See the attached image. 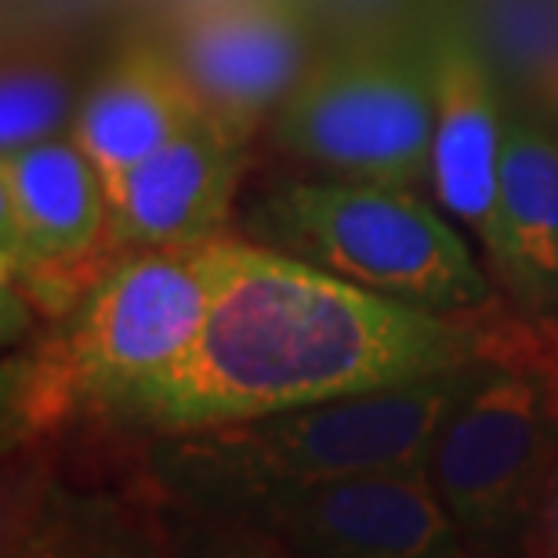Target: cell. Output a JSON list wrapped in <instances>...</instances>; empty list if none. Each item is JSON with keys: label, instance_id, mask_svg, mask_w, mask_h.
I'll return each instance as SVG.
<instances>
[{"label": "cell", "instance_id": "6da1fadb", "mask_svg": "<svg viewBox=\"0 0 558 558\" xmlns=\"http://www.w3.org/2000/svg\"><path fill=\"white\" fill-rule=\"evenodd\" d=\"M204 330L117 414L178 435L414 385L478 360L475 316H435L254 240H215Z\"/></svg>", "mask_w": 558, "mask_h": 558}, {"label": "cell", "instance_id": "7a4b0ae2", "mask_svg": "<svg viewBox=\"0 0 558 558\" xmlns=\"http://www.w3.org/2000/svg\"><path fill=\"white\" fill-rule=\"evenodd\" d=\"M475 363L385 392L156 435L149 475L182 511H215L272 486L381 472L424 475L435 432L472 381Z\"/></svg>", "mask_w": 558, "mask_h": 558}, {"label": "cell", "instance_id": "3957f363", "mask_svg": "<svg viewBox=\"0 0 558 558\" xmlns=\"http://www.w3.org/2000/svg\"><path fill=\"white\" fill-rule=\"evenodd\" d=\"M247 240L435 316L497 308L472 247L417 189L352 178L272 185L247 210Z\"/></svg>", "mask_w": 558, "mask_h": 558}, {"label": "cell", "instance_id": "277c9868", "mask_svg": "<svg viewBox=\"0 0 558 558\" xmlns=\"http://www.w3.org/2000/svg\"><path fill=\"white\" fill-rule=\"evenodd\" d=\"M210 251L215 240L117 254L65 316L59 338L26 366L19 417L37 428L76 410L117 421L204 330L215 290Z\"/></svg>", "mask_w": 558, "mask_h": 558}, {"label": "cell", "instance_id": "5b68a950", "mask_svg": "<svg viewBox=\"0 0 558 558\" xmlns=\"http://www.w3.org/2000/svg\"><path fill=\"white\" fill-rule=\"evenodd\" d=\"M435 76L428 33H366L308 65L276 113V145L330 178L428 182Z\"/></svg>", "mask_w": 558, "mask_h": 558}, {"label": "cell", "instance_id": "8992f818", "mask_svg": "<svg viewBox=\"0 0 558 558\" xmlns=\"http://www.w3.org/2000/svg\"><path fill=\"white\" fill-rule=\"evenodd\" d=\"M555 468L558 410L541 377L478 360L424 468L468 548H522Z\"/></svg>", "mask_w": 558, "mask_h": 558}, {"label": "cell", "instance_id": "52a82bcc", "mask_svg": "<svg viewBox=\"0 0 558 558\" xmlns=\"http://www.w3.org/2000/svg\"><path fill=\"white\" fill-rule=\"evenodd\" d=\"M193 515L232 522L305 558H468L428 475L381 472L272 486Z\"/></svg>", "mask_w": 558, "mask_h": 558}, {"label": "cell", "instance_id": "ba28073f", "mask_svg": "<svg viewBox=\"0 0 558 558\" xmlns=\"http://www.w3.org/2000/svg\"><path fill=\"white\" fill-rule=\"evenodd\" d=\"M113 258L106 189L70 135L0 156V265L8 290L70 316Z\"/></svg>", "mask_w": 558, "mask_h": 558}, {"label": "cell", "instance_id": "9c48e42d", "mask_svg": "<svg viewBox=\"0 0 558 558\" xmlns=\"http://www.w3.org/2000/svg\"><path fill=\"white\" fill-rule=\"evenodd\" d=\"M254 135L199 106L109 204V251L196 247L226 236Z\"/></svg>", "mask_w": 558, "mask_h": 558}, {"label": "cell", "instance_id": "30bf717a", "mask_svg": "<svg viewBox=\"0 0 558 558\" xmlns=\"http://www.w3.org/2000/svg\"><path fill=\"white\" fill-rule=\"evenodd\" d=\"M171 54L199 102L258 131L308 73V22L298 0H193Z\"/></svg>", "mask_w": 558, "mask_h": 558}, {"label": "cell", "instance_id": "8fae6325", "mask_svg": "<svg viewBox=\"0 0 558 558\" xmlns=\"http://www.w3.org/2000/svg\"><path fill=\"white\" fill-rule=\"evenodd\" d=\"M435 76V128L428 156V193L442 215L472 232L486 262L497 251L500 145L508 102L483 44L461 19L428 29Z\"/></svg>", "mask_w": 558, "mask_h": 558}, {"label": "cell", "instance_id": "7c38bea8", "mask_svg": "<svg viewBox=\"0 0 558 558\" xmlns=\"http://www.w3.org/2000/svg\"><path fill=\"white\" fill-rule=\"evenodd\" d=\"M204 106L185 81L171 48L131 44L106 62L84 98L76 102L70 138L95 167L106 204L178 128Z\"/></svg>", "mask_w": 558, "mask_h": 558}, {"label": "cell", "instance_id": "4fadbf2b", "mask_svg": "<svg viewBox=\"0 0 558 558\" xmlns=\"http://www.w3.org/2000/svg\"><path fill=\"white\" fill-rule=\"evenodd\" d=\"M489 269L519 312L558 316V124L530 106H508L505 113Z\"/></svg>", "mask_w": 558, "mask_h": 558}, {"label": "cell", "instance_id": "5bb4252c", "mask_svg": "<svg viewBox=\"0 0 558 558\" xmlns=\"http://www.w3.org/2000/svg\"><path fill=\"white\" fill-rule=\"evenodd\" d=\"M4 558H167V537L124 500L51 483L8 511Z\"/></svg>", "mask_w": 558, "mask_h": 558}, {"label": "cell", "instance_id": "9a60e30c", "mask_svg": "<svg viewBox=\"0 0 558 558\" xmlns=\"http://www.w3.org/2000/svg\"><path fill=\"white\" fill-rule=\"evenodd\" d=\"M472 33L494 70L558 124V0H475Z\"/></svg>", "mask_w": 558, "mask_h": 558}, {"label": "cell", "instance_id": "2e32d148", "mask_svg": "<svg viewBox=\"0 0 558 558\" xmlns=\"http://www.w3.org/2000/svg\"><path fill=\"white\" fill-rule=\"evenodd\" d=\"M70 113L76 106L62 65L44 54L11 51L0 81V156L62 138Z\"/></svg>", "mask_w": 558, "mask_h": 558}, {"label": "cell", "instance_id": "e0dca14e", "mask_svg": "<svg viewBox=\"0 0 558 558\" xmlns=\"http://www.w3.org/2000/svg\"><path fill=\"white\" fill-rule=\"evenodd\" d=\"M478 360H494L508 366H522L548 388L558 410V319L555 316H526V312H478Z\"/></svg>", "mask_w": 558, "mask_h": 558}, {"label": "cell", "instance_id": "ac0fdd59", "mask_svg": "<svg viewBox=\"0 0 558 558\" xmlns=\"http://www.w3.org/2000/svg\"><path fill=\"white\" fill-rule=\"evenodd\" d=\"M167 558H305L232 522L204 519L174 508L167 519Z\"/></svg>", "mask_w": 558, "mask_h": 558}, {"label": "cell", "instance_id": "d6986e66", "mask_svg": "<svg viewBox=\"0 0 558 558\" xmlns=\"http://www.w3.org/2000/svg\"><path fill=\"white\" fill-rule=\"evenodd\" d=\"M522 548H526L530 558H558V468L537 500V511H533V522H530V533Z\"/></svg>", "mask_w": 558, "mask_h": 558}, {"label": "cell", "instance_id": "ffe728a7", "mask_svg": "<svg viewBox=\"0 0 558 558\" xmlns=\"http://www.w3.org/2000/svg\"><path fill=\"white\" fill-rule=\"evenodd\" d=\"M555 319H558V316H555Z\"/></svg>", "mask_w": 558, "mask_h": 558}]
</instances>
